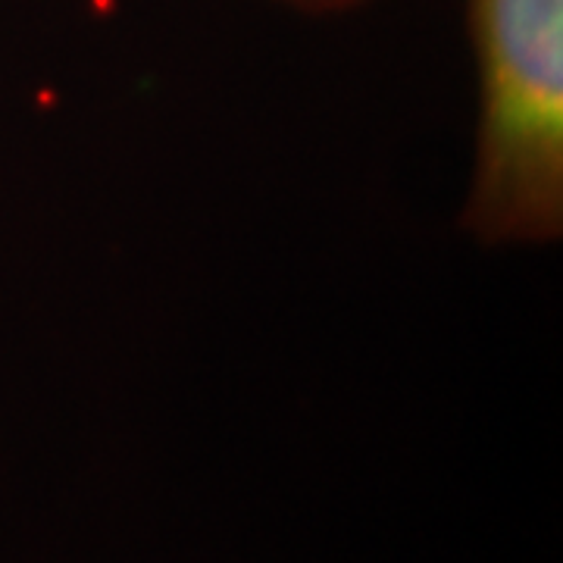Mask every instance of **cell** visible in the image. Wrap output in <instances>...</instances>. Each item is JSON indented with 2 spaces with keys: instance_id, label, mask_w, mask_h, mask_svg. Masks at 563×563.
Wrapping results in <instances>:
<instances>
[{
  "instance_id": "obj_2",
  "label": "cell",
  "mask_w": 563,
  "mask_h": 563,
  "mask_svg": "<svg viewBox=\"0 0 563 563\" xmlns=\"http://www.w3.org/2000/svg\"><path fill=\"white\" fill-rule=\"evenodd\" d=\"M295 10H307V13H342V10H354L366 0H279Z\"/></svg>"
},
{
  "instance_id": "obj_1",
  "label": "cell",
  "mask_w": 563,
  "mask_h": 563,
  "mask_svg": "<svg viewBox=\"0 0 563 563\" xmlns=\"http://www.w3.org/2000/svg\"><path fill=\"white\" fill-rule=\"evenodd\" d=\"M479 81L463 225L485 244L563 232V0H466Z\"/></svg>"
}]
</instances>
